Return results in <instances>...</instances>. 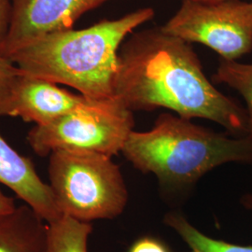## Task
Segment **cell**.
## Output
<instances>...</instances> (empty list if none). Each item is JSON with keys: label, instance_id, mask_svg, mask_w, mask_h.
<instances>
[{"label": "cell", "instance_id": "obj_6", "mask_svg": "<svg viewBox=\"0 0 252 252\" xmlns=\"http://www.w3.org/2000/svg\"><path fill=\"white\" fill-rule=\"evenodd\" d=\"M162 28L186 42L207 46L222 59L236 61L252 51V3L182 0Z\"/></svg>", "mask_w": 252, "mask_h": 252}, {"label": "cell", "instance_id": "obj_16", "mask_svg": "<svg viewBox=\"0 0 252 252\" xmlns=\"http://www.w3.org/2000/svg\"><path fill=\"white\" fill-rule=\"evenodd\" d=\"M11 17V0H0V47L4 43Z\"/></svg>", "mask_w": 252, "mask_h": 252}, {"label": "cell", "instance_id": "obj_19", "mask_svg": "<svg viewBox=\"0 0 252 252\" xmlns=\"http://www.w3.org/2000/svg\"><path fill=\"white\" fill-rule=\"evenodd\" d=\"M200 2H220V1H226V0H195Z\"/></svg>", "mask_w": 252, "mask_h": 252}, {"label": "cell", "instance_id": "obj_15", "mask_svg": "<svg viewBox=\"0 0 252 252\" xmlns=\"http://www.w3.org/2000/svg\"><path fill=\"white\" fill-rule=\"evenodd\" d=\"M129 252H169V251L160 241L152 237H144L137 240L130 248Z\"/></svg>", "mask_w": 252, "mask_h": 252}, {"label": "cell", "instance_id": "obj_12", "mask_svg": "<svg viewBox=\"0 0 252 252\" xmlns=\"http://www.w3.org/2000/svg\"><path fill=\"white\" fill-rule=\"evenodd\" d=\"M164 223L180 234L192 252H252V246L228 243L202 234L178 212L167 213Z\"/></svg>", "mask_w": 252, "mask_h": 252}, {"label": "cell", "instance_id": "obj_10", "mask_svg": "<svg viewBox=\"0 0 252 252\" xmlns=\"http://www.w3.org/2000/svg\"><path fill=\"white\" fill-rule=\"evenodd\" d=\"M48 227L28 205L0 215V252H48Z\"/></svg>", "mask_w": 252, "mask_h": 252}, {"label": "cell", "instance_id": "obj_4", "mask_svg": "<svg viewBox=\"0 0 252 252\" xmlns=\"http://www.w3.org/2000/svg\"><path fill=\"white\" fill-rule=\"evenodd\" d=\"M49 156V185L62 215L91 222L123 213L128 191L110 156L76 150H58Z\"/></svg>", "mask_w": 252, "mask_h": 252}, {"label": "cell", "instance_id": "obj_9", "mask_svg": "<svg viewBox=\"0 0 252 252\" xmlns=\"http://www.w3.org/2000/svg\"><path fill=\"white\" fill-rule=\"evenodd\" d=\"M0 184L11 189L48 223L62 216L53 190L37 175L31 159L15 151L1 135Z\"/></svg>", "mask_w": 252, "mask_h": 252}, {"label": "cell", "instance_id": "obj_18", "mask_svg": "<svg viewBox=\"0 0 252 252\" xmlns=\"http://www.w3.org/2000/svg\"><path fill=\"white\" fill-rule=\"evenodd\" d=\"M240 203L246 209L252 211V193H246L240 199Z\"/></svg>", "mask_w": 252, "mask_h": 252}, {"label": "cell", "instance_id": "obj_5", "mask_svg": "<svg viewBox=\"0 0 252 252\" xmlns=\"http://www.w3.org/2000/svg\"><path fill=\"white\" fill-rule=\"evenodd\" d=\"M135 120L131 109L115 95L87 101L46 126H35L27 142L40 157L58 150L87 151L110 157L122 153Z\"/></svg>", "mask_w": 252, "mask_h": 252}, {"label": "cell", "instance_id": "obj_2", "mask_svg": "<svg viewBox=\"0 0 252 252\" xmlns=\"http://www.w3.org/2000/svg\"><path fill=\"white\" fill-rule=\"evenodd\" d=\"M153 16V9L144 8L81 30L52 32L9 59L23 75L70 86L88 98H110L114 96L119 49L126 36Z\"/></svg>", "mask_w": 252, "mask_h": 252}, {"label": "cell", "instance_id": "obj_11", "mask_svg": "<svg viewBox=\"0 0 252 252\" xmlns=\"http://www.w3.org/2000/svg\"><path fill=\"white\" fill-rule=\"evenodd\" d=\"M48 224V252H88L90 222L62 215Z\"/></svg>", "mask_w": 252, "mask_h": 252}, {"label": "cell", "instance_id": "obj_8", "mask_svg": "<svg viewBox=\"0 0 252 252\" xmlns=\"http://www.w3.org/2000/svg\"><path fill=\"white\" fill-rule=\"evenodd\" d=\"M42 79L23 75L20 77L10 117L46 126L81 107L88 97L74 94Z\"/></svg>", "mask_w": 252, "mask_h": 252}, {"label": "cell", "instance_id": "obj_13", "mask_svg": "<svg viewBox=\"0 0 252 252\" xmlns=\"http://www.w3.org/2000/svg\"><path fill=\"white\" fill-rule=\"evenodd\" d=\"M213 81L227 84L242 95L247 105V134L252 136V63L220 58Z\"/></svg>", "mask_w": 252, "mask_h": 252}, {"label": "cell", "instance_id": "obj_14", "mask_svg": "<svg viewBox=\"0 0 252 252\" xmlns=\"http://www.w3.org/2000/svg\"><path fill=\"white\" fill-rule=\"evenodd\" d=\"M22 73L9 59L0 54V117L9 116Z\"/></svg>", "mask_w": 252, "mask_h": 252}, {"label": "cell", "instance_id": "obj_17", "mask_svg": "<svg viewBox=\"0 0 252 252\" xmlns=\"http://www.w3.org/2000/svg\"><path fill=\"white\" fill-rule=\"evenodd\" d=\"M16 207L14 199L6 195L0 189V215L12 211Z\"/></svg>", "mask_w": 252, "mask_h": 252}, {"label": "cell", "instance_id": "obj_3", "mask_svg": "<svg viewBox=\"0 0 252 252\" xmlns=\"http://www.w3.org/2000/svg\"><path fill=\"white\" fill-rule=\"evenodd\" d=\"M122 153L136 169L153 173L164 186L183 187L224 163L252 165V136L232 138L162 113L150 131L133 130Z\"/></svg>", "mask_w": 252, "mask_h": 252}, {"label": "cell", "instance_id": "obj_7", "mask_svg": "<svg viewBox=\"0 0 252 252\" xmlns=\"http://www.w3.org/2000/svg\"><path fill=\"white\" fill-rule=\"evenodd\" d=\"M111 0H11L9 32L0 54H10L49 33L72 28L83 14Z\"/></svg>", "mask_w": 252, "mask_h": 252}, {"label": "cell", "instance_id": "obj_1", "mask_svg": "<svg viewBox=\"0 0 252 252\" xmlns=\"http://www.w3.org/2000/svg\"><path fill=\"white\" fill-rule=\"evenodd\" d=\"M113 94L133 112L167 108L247 135V112L216 89L189 42L162 27L133 33L121 47Z\"/></svg>", "mask_w": 252, "mask_h": 252}]
</instances>
